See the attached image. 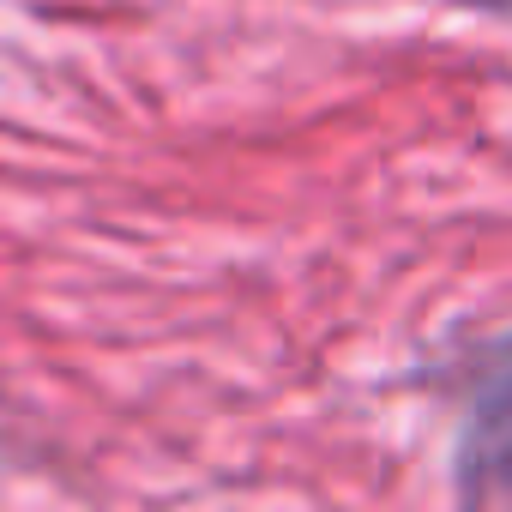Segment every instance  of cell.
<instances>
[{
  "instance_id": "cell-1",
  "label": "cell",
  "mask_w": 512,
  "mask_h": 512,
  "mask_svg": "<svg viewBox=\"0 0 512 512\" xmlns=\"http://www.w3.org/2000/svg\"><path fill=\"white\" fill-rule=\"evenodd\" d=\"M464 488L512 494V362H500L476 392V410L464 428Z\"/></svg>"
}]
</instances>
